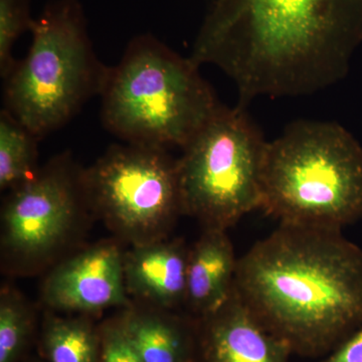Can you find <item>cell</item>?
<instances>
[{"mask_svg":"<svg viewBox=\"0 0 362 362\" xmlns=\"http://www.w3.org/2000/svg\"><path fill=\"white\" fill-rule=\"evenodd\" d=\"M83 171L70 152L40 168L4 199L1 250L21 266L37 265L68 240L85 209H90Z\"/></svg>","mask_w":362,"mask_h":362,"instance_id":"cell-8","label":"cell"},{"mask_svg":"<svg viewBox=\"0 0 362 362\" xmlns=\"http://www.w3.org/2000/svg\"><path fill=\"white\" fill-rule=\"evenodd\" d=\"M197 320V362H290L285 343L267 329L233 289L218 311Z\"/></svg>","mask_w":362,"mask_h":362,"instance_id":"cell-10","label":"cell"},{"mask_svg":"<svg viewBox=\"0 0 362 362\" xmlns=\"http://www.w3.org/2000/svg\"><path fill=\"white\" fill-rule=\"evenodd\" d=\"M239 259L228 230L204 228L188 250L185 306L201 319L218 311L232 296Z\"/></svg>","mask_w":362,"mask_h":362,"instance_id":"cell-12","label":"cell"},{"mask_svg":"<svg viewBox=\"0 0 362 362\" xmlns=\"http://www.w3.org/2000/svg\"><path fill=\"white\" fill-rule=\"evenodd\" d=\"M362 40V0H211L190 58L235 83L240 106L341 80Z\"/></svg>","mask_w":362,"mask_h":362,"instance_id":"cell-1","label":"cell"},{"mask_svg":"<svg viewBox=\"0 0 362 362\" xmlns=\"http://www.w3.org/2000/svg\"><path fill=\"white\" fill-rule=\"evenodd\" d=\"M119 319L142 362H197L194 317L131 304Z\"/></svg>","mask_w":362,"mask_h":362,"instance_id":"cell-13","label":"cell"},{"mask_svg":"<svg viewBox=\"0 0 362 362\" xmlns=\"http://www.w3.org/2000/svg\"><path fill=\"white\" fill-rule=\"evenodd\" d=\"M321 362H362V326L343 340Z\"/></svg>","mask_w":362,"mask_h":362,"instance_id":"cell-19","label":"cell"},{"mask_svg":"<svg viewBox=\"0 0 362 362\" xmlns=\"http://www.w3.org/2000/svg\"><path fill=\"white\" fill-rule=\"evenodd\" d=\"M268 142L246 107L223 105L177 160L182 214L228 230L261 209Z\"/></svg>","mask_w":362,"mask_h":362,"instance_id":"cell-6","label":"cell"},{"mask_svg":"<svg viewBox=\"0 0 362 362\" xmlns=\"http://www.w3.org/2000/svg\"><path fill=\"white\" fill-rule=\"evenodd\" d=\"M33 134L6 109L0 112V188L13 190L35 175L37 142Z\"/></svg>","mask_w":362,"mask_h":362,"instance_id":"cell-15","label":"cell"},{"mask_svg":"<svg viewBox=\"0 0 362 362\" xmlns=\"http://www.w3.org/2000/svg\"><path fill=\"white\" fill-rule=\"evenodd\" d=\"M124 252L102 242L59 264L45 279L42 300L54 311L93 315L113 307L127 308Z\"/></svg>","mask_w":362,"mask_h":362,"instance_id":"cell-9","label":"cell"},{"mask_svg":"<svg viewBox=\"0 0 362 362\" xmlns=\"http://www.w3.org/2000/svg\"><path fill=\"white\" fill-rule=\"evenodd\" d=\"M40 347L49 362H98L101 347L99 327L88 315L49 314L42 323Z\"/></svg>","mask_w":362,"mask_h":362,"instance_id":"cell-14","label":"cell"},{"mask_svg":"<svg viewBox=\"0 0 362 362\" xmlns=\"http://www.w3.org/2000/svg\"><path fill=\"white\" fill-rule=\"evenodd\" d=\"M32 362H42V361H33Z\"/></svg>","mask_w":362,"mask_h":362,"instance_id":"cell-20","label":"cell"},{"mask_svg":"<svg viewBox=\"0 0 362 362\" xmlns=\"http://www.w3.org/2000/svg\"><path fill=\"white\" fill-rule=\"evenodd\" d=\"M261 209L279 223L331 228L362 220V147L337 122L301 120L267 145Z\"/></svg>","mask_w":362,"mask_h":362,"instance_id":"cell-4","label":"cell"},{"mask_svg":"<svg viewBox=\"0 0 362 362\" xmlns=\"http://www.w3.org/2000/svg\"><path fill=\"white\" fill-rule=\"evenodd\" d=\"M99 330L101 347L98 362H142L119 316L105 321Z\"/></svg>","mask_w":362,"mask_h":362,"instance_id":"cell-18","label":"cell"},{"mask_svg":"<svg viewBox=\"0 0 362 362\" xmlns=\"http://www.w3.org/2000/svg\"><path fill=\"white\" fill-rule=\"evenodd\" d=\"M88 206L132 246L168 239L182 214L177 160L166 149L112 145L83 171Z\"/></svg>","mask_w":362,"mask_h":362,"instance_id":"cell-7","label":"cell"},{"mask_svg":"<svg viewBox=\"0 0 362 362\" xmlns=\"http://www.w3.org/2000/svg\"><path fill=\"white\" fill-rule=\"evenodd\" d=\"M235 290L293 356H327L362 326V249L342 230L279 223L239 259Z\"/></svg>","mask_w":362,"mask_h":362,"instance_id":"cell-2","label":"cell"},{"mask_svg":"<svg viewBox=\"0 0 362 362\" xmlns=\"http://www.w3.org/2000/svg\"><path fill=\"white\" fill-rule=\"evenodd\" d=\"M33 20L30 0H0V75L4 80L16 63L14 45L23 33L30 32Z\"/></svg>","mask_w":362,"mask_h":362,"instance_id":"cell-17","label":"cell"},{"mask_svg":"<svg viewBox=\"0 0 362 362\" xmlns=\"http://www.w3.org/2000/svg\"><path fill=\"white\" fill-rule=\"evenodd\" d=\"M25 58L4 78V109L42 138L101 96L109 66L93 49L78 0H52L33 20Z\"/></svg>","mask_w":362,"mask_h":362,"instance_id":"cell-5","label":"cell"},{"mask_svg":"<svg viewBox=\"0 0 362 362\" xmlns=\"http://www.w3.org/2000/svg\"><path fill=\"white\" fill-rule=\"evenodd\" d=\"M188 250L180 240L164 239L136 245L124 252L128 295L163 310L175 311L185 305Z\"/></svg>","mask_w":362,"mask_h":362,"instance_id":"cell-11","label":"cell"},{"mask_svg":"<svg viewBox=\"0 0 362 362\" xmlns=\"http://www.w3.org/2000/svg\"><path fill=\"white\" fill-rule=\"evenodd\" d=\"M100 97L109 132L164 149H182L223 106L194 59L148 33L133 37L120 62L109 66Z\"/></svg>","mask_w":362,"mask_h":362,"instance_id":"cell-3","label":"cell"},{"mask_svg":"<svg viewBox=\"0 0 362 362\" xmlns=\"http://www.w3.org/2000/svg\"><path fill=\"white\" fill-rule=\"evenodd\" d=\"M35 315L28 302L11 287L0 293V362H20L32 340Z\"/></svg>","mask_w":362,"mask_h":362,"instance_id":"cell-16","label":"cell"}]
</instances>
